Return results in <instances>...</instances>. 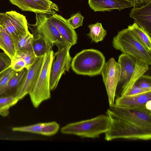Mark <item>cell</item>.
Segmentation results:
<instances>
[{
    "label": "cell",
    "mask_w": 151,
    "mask_h": 151,
    "mask_svg": "<svg viewBox=\"0 0 151 151\" xmlns=\"http://www.w3.org/2000/svg\"><path fill=\"white\" fill-rule=\"evenodd\" d=\"M38 4L45 7L54 10L56 12L59 11L57 5L50 0H33Z\"/></svg>",
    "instance_id": "obj_32"
},
{
    "label": "cell",
    "mask_w": 151,
    "mask_h": 151,
    "mask_svg": "<svg viewBox=\"0 0 151 151\" xmlns=\"http://www.w3.org/2000/svg\"><path fill=\"white\" fill-rule=\"evenodd\" d=\"M135 84L142 88L151 90V77L150 76L143 74L139 77Z\"/></svg>",
    "instance_id": "obj_29"
},
{
    "label": "cell",
    "mask_w": 151,
    "mask_h": 151,
    "mask_svg": "<svg viewBox=\"0 0 151 151\" xmlns=\"http://www.w3.org/2000/svg\"><path fill=\"white\" fill-rule=\"evenodd\" d=\"M33 36L29 32L20 37L15 46L16 52L21 50H33L32 43Z\"/></svg>",
    "instance_id": "obj_25"
},
{
    "label": "cell",
    "mask_w": 151,
    "mask_h": 151,
    "mask_svg": "<svg viewBox=\"0 0 151 151\" xmlns=\"http://www.w3.org/2000/svg\"><path fill=\"white\" fill-rule=\"evenodd\" d=\"M137 60L132 56L122 53L118 58V63L121 68L119 83L123 84L130 78L135 69Z\"/></svg>",
    "instance_id": "obj_17"
},
{
    "label": "cell",
    "mask_w": 151,
    "mask_h": 151,
    "mask_svg": "<svg viewBox=\"0 0 151 151\" xmlns=\"http://www.w3.org/2000/svg\"><path fill=\"white\" fill-rule=\"evenodd\" d=\"M0 49H1V47H0Z\"/></svg>",
    "instance_id": "obj_36"
},
{
    "label": "cell",
    "mask_w": 151,
    "mask_h": 151,
    "mask_svg": "<svg viewBox=\"0 0 151 151\" xmlns=\"http://www.w3.org/2000/svg\"><path fill=\"white\" fill-rule=\"evenodd\" d=\"M35 24L28 23V28L33 35H41L53 47L55 45L58 50L69 45L61 36L51 22L49 15L46 14H36Z\"/></svg>",
    "instance_id": "obj_6"
},
{
    "label": "cell",
    "mask_w": 151,
    "mask_h": 151,
    "mask_svg": "<svg viewBox=\"0 0 151 151\" xmlns=\"http://www.w3.org/2000/svg\"><path fill=\"white\" fill-rule=\"evenodd\" d=\"M1 25L11 37L14 45L19 38L29 31L26 17L15 11L6 12Z\"/></svg>",
    "instance_id": "obj_9"
},
{
    "label": "cell",
    "mask_w": 151,
    "mask_h": 151,
    "mask_svg": "<svg viewBox=\"0 0 151 151\" xmlns=\"http://www.w3.org/2000/svg\"><path fill=\"white\" fill-rule=\"evenodd\" d=\"M72 46L68 45L60 49L54 54L55 59L53 61L50 71V86L51 91L57 88L62 75L68 72L70 67L71 58L70 50Z\"/></svg>",
    "instance_id": "obj_7"
},
{
    "label": "cell",
    "mask_w": 151,
    "mask_h": 151,
    "mask_svg": "<svg viewBox=\"0 0 151 151\" xmlns=\"http://www.w3.org/2000/svg\"><path fill=\"white\" fill-rule=\"evenodd\" d=\"M151 100V90L141 93L118 97L114 103L119 106L130 107L146 106Z\"/></svg>",
    "instance_id": "obj_15"
},
{
    "label": "cell",
    "mask_w": 151,
    "mask_h": 151,
    "mask_svg": "<svg viewBox=\"0 0 151 151\" xmlns=\"http://www.w3.org/2000/svg\"><path fill=\"white\" fill-rule=\"evenodd\" d=\"M90 31L88 35L92 42L96 43L102 41L107 34V31L102 24L97 22L88 25Z\"/></svg>",
    "instance_id": "obj_23"
},
{
    "label": "cell",
    "mask_w": 151,
    "mask_h": 151,
    "mask_svg": "<svg viewBox=\"0 0 151 151\" xmlns=\"http://www.w3.org/2000/svg\"><path fill=\"white\" fill-rule=\"evenodd\" d=\"M1 26V25L0 24V26Z\"/></svg>",
    "instance_id": "obj_37"
},
{
    "label": "cell",
    "mask_w": 151,
    "mask_h": 151,
    "mask_svg": "<svg viewBox=\"0 0 151 151\" xmlns=\"http://www.w3.org/2000/svg\"><path fill=\"white\" fill-rule=\"evenodd\" d=\"M60 129L59 124L55 121L40 123L12 128L13 131L31 133L50 136L56 134Z\"/></svg>",
    "instance_id": "obj_12"
},
{
    "label": "cell",
    "mask_w": 151,
    "mask_h": 151,
    "mask_svg": "<svg viewBox=\"0 0 151 151\" xmlns=\"http://www.w3.org/2000/svg\"><path fill=\"white\" fill-rule=\"evenodd\" d=\"M84 17L79 12L72 16L67 19L68 24L74 29L82 26Z\"/></svg>",
    "instance_id": "obj_28"
},
{
    "label": "cell",
    "mask_w": 151,
    "mask_h": 151,
    "mask_svg": "<svg viewBox=\"0 0 151 151\" xmlns=\"http://www.w3.org/2000/svg\"><path fill=\"white\" fill-rule=\"evenodd\" d=\"M19 100L13 96L0 97V115L5 117L9 114V109Z\"/></svg>",
    "instance_id": "obj_24"
},
{
    "label": "cell",
    "mask_w": 151,
    "mask_h": 151,
    "mask_svg": "<svg viewBox=\"0 0 151 151\" xmlns=\"http://www.w3.org/2000/svg\"><path fill=\"white\" fill-rule=\"evenodd\" d=\"M51 21L63 38L72 46L77 43V34L68 22L67 19L61 15L55 13L49 15Z\"/></svg>",
    "instance_id": "obj_11"
},
{
    "label": "cell",
    "mask_w": 151,
    "mask_h": 151,
    "mask_svg": "<svg viewBox=\"0 0 151 151\" xmlns=\"http://www.w3.org/2000/svg\"><path fill=\"white\" fill-rule=\"evenodd\" d=\"M112 43L116 49L151 65V53L128 27L119 31L113 37Z\"/></svg>",
    "instance_id": "obj_3"
},
{
    "label": "cell",
    "mask_w": 151,
    "mask_h": 151,
    "mask_svg": "<svg viewBox=\"0 0 151 151\" xmlns=\"http://www.w3.org/2000/svg\"><path fill=\"white\" fill-rule=\"evenodd\" d=\"M51 50L45 55L43 65L36 83L29 95L32 104L37 108L43 101L51 97L50 86V71L54 59Z\"/></svg>",
    "instance_id": "obj_5"
},
{
    "label": "cell",
    "mask_w": 151,
    "mask_h": 151,
    "mask_svg": "<svg viewBox=\"0 0 151 151\" xmlns=\"http://www.w3.org/2000/svg\"><path fill=\"white\" fill-rule=\"evenodd\" d=\"M148 65L141 60H137L134 71L129 79L123 84L121 96H124L142 75L148 70Z\"/></svg>",
    "instance_id": "obj_19"
},
{
    "label": "cell",
    "mask_w": 151,
    "mask_h": 151,
    "mask_svg": "<svg viewBox=\"0 0 151 151\" xmlns=\"http://www.w3.org/2000/svg\"><path fill=\"white\" fill-rule=\"evenodd\" d=\"M14 58L22 59L26 64V68L27 69L33 63L37 57L33 50H21L16 52Z\"/></svg>",
    "instance_id": "obj_26"
},
{
    "label": "cell",
    "mask_w": 151,
    "mask_h": 151,
    "mask_svg": "<svg viewBox=\"0 0 151 151\" xmlns=\"http://www.w3.org/2000/svg\"><path fill=\"white\" fill-rule=\"evenodd\" d=\"M151 90L142 88L134 84L124 96L139 94Z\"/></svg>",
    "instance_id": "obj_33"
},
{
    "label": "cell",
    "mask_w": 151,
    "mask_h": 151,
    "mask_svg": "<svg viewBox=\"0 0 151 151\" xmlns=\"http://www.w3.org/2000/svg\"><path fill=\"white\" fill-rule=\"evenodd\" d=\"M121 72L120 65L114 58H110L105 63L101 71L109 105L114 104L116 90L120 79Z\"/></svg>",
    "instance_id": "obj_8"
},
{
    "label": "cell",
    "mask_w": 151,
    "mask_h": 151,
    "mask_svg": "<svg viewBox=\"0 0 151 151\" xmlns=\"http://www.w3.org/2000/svg\"><path fill=\"white\" fill-rule=\"evenodd\" d=\"M26 64L24 60L20 58H14L12 60L11 66L15 71L18 72L26 68Z\"/></svg>",
    "instance_id": "obj_31"
},
{
    "label": "cell",
    "mask_w": 151,
    "mask_h": 151,
    "mask_svg": "<svg viewBox=\"0 0 151 151\" xmlns=\"http://www.w3.org/2000/svg\"><path fill=\"white\" fill-rule=\"evenodd\" d=\"M6 16V13H0V24L1 25L2 22L4 20Z\"/></svg>",
    "instance_id": "obj_35"
},
{
    "label": "cell",
    "mask_w": 151,
    "mask_h": 151,
    "mask_svg": "<svg viewBox=\"0 0 151 151\" xmlns=\"http://www.w3.org/2000/svg\"><path fill=\"white\" fill-rule=\"evenodd\" d=\"M9 0L12 4L17 6L22 11L50 15H53L56 12L54 10L45 7L33 0Z\"/></svg>",
    "instance_id": "obj_18"
},
{
    "label": "cell",
    "mask_w": 151,
    "mask_h": 151,
    "mask_svg": "<svg viewBox=\"0 0 151 151\" xmlns=\"http://www.w3.org/2000/svg\"><path fill=\"white\" fill-rule=\"evenodd\" d=\"M129 16L151 36V3L140 6L133 7Z\"/></svg>",
    "instance_id": "obj_14"
},
{
    "label": "cell",
    "mask_w": 151,
    "mask_h": 151,
    "mask_svg": "<svg viewBox=\"0 0 151 151\" xmlns=\"http://www.w3.org/2000/svg\"><path fill=\"white\" fill-rule=\"evenodd\" d=\"M137 37L145 47L148 51L151 52V36L141 26L134 22L128 26Z\"/></svg>",
    "instance_id": "obj_22"
},
{
    "label": "cell",
    "mask_w": 151,
    "mask_h": 151,
    "mask_svg": "<svg viewBox=\"0 0 151 151\" xmlns=\"http://www.w3.org/2000/svg\"><path fill=\"white\" fill-rule=\"evenodd\" d=\"M0 47L12 60L15 57L16 51L11 37L1 26H0Z\"/></svg>",
    "instance_id": "obj_21"
},
{
    "label": "cell",
    "mask_w": 151,
    "mask_h": 151,
    "mask_svg": "<svg viewBox=\"0 0 151 151\" xmlns=\"http://www.w3.org/2000/svg\"><path fill=\"white\" fill-rule=\"evenodd\" d=\"M106 114L109 125L104 133L106 141L151 139V110L146 106L126 107L114 103L109 105Z\"/></svg>",
    "instance_id": "obj_1"
},
{
    "label": "cell",
    "mask_w": 151,
    "mask_h": 151,
    "mask_svg": "<svg viewBox=\"0 0 151 151\" xmlns=\"http://www.w3.org/2000/svg\"><path fill=\"white\" fill-rule=\"evenodd\" d=\"M105 63V57L101 52L90 49L77 54L71 60L70 66L78 75L93 76L101 73Z\"/></svg>",
    "instance_id": "obj_4"
},
{
    "label": "cell",
    "mask_w": 151,
    "mask_h": 151,
    "mask_svg": "<svg viewBox=\"0 0 151 151\" xmlns=\"http://www.w3.org/2000/svg\"><path fill=\"white\" fill-rule=\"evenodd\" d=\"M27 70L15 72L6 85L0 89V97L16 96L25 77Z\"/></svg>",
    "instance_id": "obj_16"
},
{
    "label": "cell",
    "mask_w": 151,
    "mask_h": 151,
    "mask_svg": "<svg viewBox=\"0 0 151 151\" xmlns=\"http://www.w3.org/2000/svg\"><path fill=\"white\" fill-rule=\"evenodd\" d=\"M15 72L10 67L0 73V89L6 85Z\"/></svg>",
    "instance_id": "obj_27"
},
{
    "label": "cell",
    "mask_w": 151,
    "mask_h": 151,
    "mask_svg": "<svg viewBox=\"0 0 151 151\" xmlns=\"http://www.w3.org/2000/svg\"><path fill=\"white\" fill-rule=\"evenodd\" d=\"M12 59L4 52H0V73L11 66Z\"/></svg>",
    "instance_id": "obj_30"
},
{
    "label": "cell",
    "mask_w": 151,
    "mask_h": 151,
    "mask_svg": "<svg viewBox=\"0 0 151 151\" xmlns=\"http://www.w3.org/2000/svg\"><path fill=\"white\" fill-rule=\"evenodd\" d=\"M109 120L106 114H101L91 119L68 124L62 127L63 134L74 135L82 138H99L108 130Z\"/></svg>",
    "instance_id": "obj_2"
},
{
    "label": "cell",
    "mask_w": 151,
    "mask_h": 151,
    "mask_svg": "<svg viewBox=\"0 0 151 151\" xmlns=\"http://www.w3.org/2000/svg\"><path fill=\"white\" fill-rule=\"evenodd\" d=\"M33 36L32 48L36 57L44 56L52 50V47L41 35L37 34Z\"/></svg>",
    "instance_id": "obj_20"
},
{
    "label": "cell",
    "mask_w": 151,
    "mask_h": 151,
    "mask_svg": "<svg viewBox=\"0 0 151 151\" xmlns=\"http://www.w3.org/2000/svg\"><path fill=\"white\" fill-rule=\"evenodd\" d=\"M45 55L37 57L33 63L27 69L24 79L15 96L19 100L29 94L32 90L40 72Z\"/></svg>",
    "instance_id": "obj_10"
},
{
    "label": "cell",
    "mask_w": 151,
    "mask_h": 151,
    "mask_svg": "<svg viewBox=\"0 0 151 151\" xmlns=\"http://www.w3.org/2000/svg\"><path fill=\"white\" fill-rule=\"evenodd\" d=\"M132 4V7H137L143 6L151 3V0H127Z\"/></svg>",
    "instance_id": "obj_34"
},
{
    "label": "cell",
    "mask_w": 151,
    "mask_h": 151,
    "mask_svg": "<svg viewBox=\"0 0 151 151\" xmlns=\"http://www.w3.org/2000/svg\"><path fill=\"white\" fill-rule=\"evenodd\" d=\"M88 3L95 12H111L114 10L120 11L132 7L127 0H88Z\"/></svg>",
    "instance_id": "obj_13"
}]
</instances>
